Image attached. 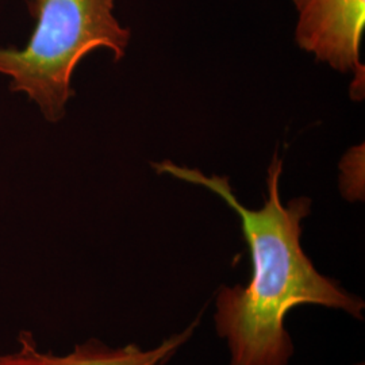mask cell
I'll list each match as a JSON object with an SVG mask.
<instances>
[{
  "label": "cell",
  "instance_id": "3957f363",
  "mask_svg": "<svg viewBox=\"0 0 365 365\" xmlns=\"http://www.w3.org/2000/svg\"><path fill=\"white\" fill-rule=\"evenodd\" d=\"M298 13L295 41L302 51L341 73H353L351 95L364 98L360 49L365 30V0H291Z\"/></svg>",
  "mask_w": 365,
  "mask_h": 365
},
{
  "label": "cell",
  "instance_id": "5b68a950",
  "mask_svg": "<svg viewBox=\"0 0 365 365\" xmlns=\"http://www.w3.org/2000/svg\"><path fill=\"white\" fill-rule=\"evenodd\" d=\"M356 365H364V363H360V364H356Z\"/></svg>",
  "mask_w": 365,
  "mask_h": 365
},
{
  "label": "cell",
  "instance_id": "6da1fadb",
  "mask_svg": "<svg viewBox=\"0 0 365 365\" xmlns=\"http://www.w3.org/2000/svg\"><path fill=\"white\" fill-rule=\"evenodd\" d=\"M153 167L158 173L207 188L240 217L250 250L252 277L247 286L222 287L214 313L217 333L229 348V365H288L295 346L286 318L294 307L314 304L363 318L364 300L321 274L302 248V221L310 214L312 200L303 196L287 205L282 202L283 163L277 155L268 168L267 200L259 210L240 203L227 178L207 176L170 161Z\"/></svg>",
  "mask_w": 365,
  "mask_h": 365
},
{
  "label": "cell",
  "instance_id": "7a4b0ae2",
  "mask_svg": "<svg viewBox=\"0 0 365 365\" xmlns=\"http://www.w3.org/2000/svg\"><path fill=\"white\" fill-rule=\"evenodd\" d=\"M36 27L22 51L0 49V73L57 122L73 96L72 75L90 53L107 49L119 61L131 33L114 15V0H27Z\"/></svg>",
  "mask_w": 365,
  "mask_h": 365
},
{
  "label": "cell",
  "instance_id": "277c9868",
  "mask_svg": "<svg viewBox=\"0 0 365 365\" xmlns=\"http://www.w3.org/2000/svg\"><path fill=\"white\" fill-rule=\"evenodd\" d=\"M195 327L194 322L150 349L135 344L111 346L93 339L76 344L66 353L43 351L31 331H21L13 351L0 353V365H165L192 336Z\"/></svg>",
  "mask_w": 365,
  "mask_h": 365
}]
</instances>
